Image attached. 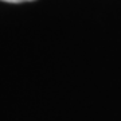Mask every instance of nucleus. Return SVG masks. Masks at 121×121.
<instances>
[{
	"instance_id": "nucleus-1",
	"label": "nucleus",
	"mask_w": 121,
	"mask_h": 121,
	"mask_svg": "<svg viewBox=\"0 0 121 121\" xmlns=\"http://www.w3.org/2000/svg\"><path fill=\"white\" fill-rule=\"evenodd\" d=\"M5 3H24V1H32V0H1Z\"/></svg>"
}]
</instances>
